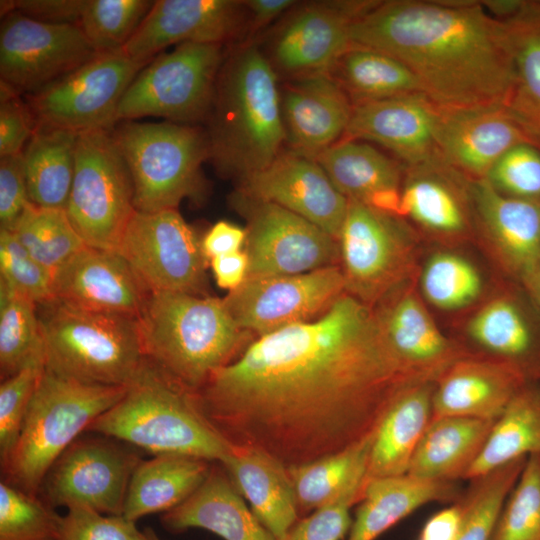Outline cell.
<instances>
[{"label":"cell","mask_w":540,"mask_h":540,"mask_svg":"<svg viewBox=\"0 0 540 540\" xmlns=\"http://www.w3.org/2000/svg\"><path fill=\"white\" fill-rule=\"evenodd\" d=\"M419 383L390 348L374 309L344 293L320 316L252 339L194 399L229 445L260 450L288 468L367 438Z\"/></svg>","instance_id":"obj_1"},{"label":"cell","mask_w":540,"mask_h":540,"mask_svg":"<svg viewBox=\"0 0 540 540\" xmlns=\"http://www.w3.org/2000/svg\"><path fill=\"white\" fill-rule=\"evenodd\" d=\"M353 45L404 64L445 109L504 106L514 81L507 23L475 1H377L350 29Z\"/></svg>","instance_id":"obj_2"},{"label":"cell","mask_w":540,"mask_h":540,"mask_svg":"<svg viewBox=\"0 0 540 540\" xmlns=\"http://www.w3.org/2000/svg\"><path fill=\"white\" fill-rule=\"evenodd\" d=\"M279 76L253 44L226 53L209 114L210 159L238 181L268 167L283 151Z\"/></svg>","instance_id":"obj_3"},{"label":"cell","mask_w":540,"mask_h":540,"mask_svg":"<svg viewBox=\"0 0 540 540\" xmlns=\"http://www.w3.org/2000/svg\"><path fill=\"white\" fill-rule=\"evenodd\" d=\"M137 320L146 358L192 392L254 339L223 299L205 295L150 291Z\"/></svg>","instance_id":"obj_4"},{"label":"cell","mask_w":540,"mask_h":540,"mask_svg":"<svg viewBox=\"0 0 540 540\" xmlns=\"http://www.w3.org/2000/svg\"><path fill=\"white\" fill-rule=\"evenodd\" d=\"M194 393L146 358L122 398L95 419L87 432L153 455L184 454L220 463L231 445L201 415Z\"/></svg>","instance_id":"obj_5"},{"label":"cell","mask_w":540,"mask_h":540,"mask_svg":"<svg viewBox=\"0 0 540 540\" xmlns=\"http://www.w3.org/2000/svg\"><path fill=\"white\" fill-rule=\"evenodd\" d=\"M45 369L91 385L127 386L146 355L137 317L37 304Z\"/></svg>","instance_id":"obj_6"},{"label":"cell","mask_w":540,"mask_h":540,"mask_svg":"<svg viewBox=\"0 0 540 540\" xmlns=\"http://www.w3.org/2000/svg\"><path fill=\"white\" fill-rule=\"evenodd\" d=\"M126 386L82 383L44 368L2 480L33 495L61 454L116 404Z\"/></svg>","instance_id":"obj_7"},{"label":"cell","mask_w":540,"mask_h":540,"mask_svg":"<svg viewBox=\"0 0 540 540\" xmlns=\"http://www.w3.org/2000/svg\"><path fill=\"white\" fill-rule=\"evenodd\" d=\"M111 132L132 178L136 211L177 209L184 199L203 198L207 132L170 121H124Z\"/></svg>","instance_id":"obj_8"},{"label":"cell","mask_w":540,"mask_h":540,"mask_svg":"<svg viewBox=\"0 0 540 540\" xmlns=\"http://www.w3.org/2000/svg\"><path fill=\"white\" fill-rule=\"evenodd\" d=\"M224 45L186 42L155 56L134 78L117 110V122L153 116L188 124L209 117Z\"/></svg>","instance_id":"obj_9"},{"label":"cell","mask_w":540,"mask_h":540,"mask_svg":"<svg viewBox=\"0 0 540 540\" xmlns=\"http://www.w3.org/2000/svg\"><path fill=\"white\" fill-rule=\"evenodd\" d=\"M111 131L78 134L65 211L86 246L117 251L136 209L132 178Z\"/></svg>","instance_id":"obj_10"},{"label":"cell","mask_w":540,"mask_h":540,"mask_svg":"<svg viewBox=\"0 0 540 540\" xmlns=\"http://www.w3.org/2000/svg\"><path fill=\"white\" fill-rule=\"evenodd\" d=\"M404 219L348 200L338 238L346 293L374 307L415 270V243Z\"/></svg>","instance_id":"obj_11"},{"label":"cell","mask_w":540,"mask_h":540,"mask_svg":"<svg viewBox=\"0 0 540 540\" xmlns=\"http://www.w3.org/2000/svg\"><path fill=\"white\" fill-rule=\"evenodd\" d=\"M148 63L132 59L123 50L97 53L72 72L24 96L36 127L78 134L113 129L125 91Z\"/></svg>","instance_id":"obj_12"},{"label":"cell","mask_w":540,"mask_h":540,"mask_svg":"<svg viewBox=\"0 0 540 540\" xmlns=\"http://www.w3.org/2000/svg\"><path fill=\"white\" fill-rule=\"evenodd\" d=\"M229 201L246 220L247 278L301 274L340 265L338 241L307 219L238 190Z\"/></svg>","instance_id":"obj_13"},{"label":"cell","mask_w":540,"mask_h":540,"mask_svg":"<svg viewBox=\"0 0 540 540\" xmlns=\"http://www.w3.org/2000/svg\"><path fill=\"white\" fill-rule=\"evenodd\" d=\"M78 437L46 474L38 496L53 508L87 507L122 515L132 474L143 460L132 447L94 433Z\"/></svg>","instance_id":"obj_14"},{"label":"cell","mask_w":540,"mask_h":540,"mask_svg":"<svg viewBox=\"0 0 540 540\" xmlns=\"http://www.w3.org/2000/svg\"><path fill=\"white\" fill-rule=\"evenodd\" d=\"M117 252L149 291L203 295L208 261L201 238L178 209L136 211Z\"/></svg>","instance_id":"obj_15"},{"label":"cell","mask_w":540,"mask_h":540,"mask_svg":"<svg viewBox=\"0 0 540 540\" xmlns=\"http://www.w3.org/2000/svg\"><path fill=\"white\" fill-rule=\"evenodd\" d=\"M344 293V276L336 265L247 278L222 299L236 325L255 338L320 316Z\"/></svg>","instance_id":"obj_16"},{"label":"cell","mask_w":540,"mask_h":540,"mask_svg":"<svg viewBox=\"0 0 540 540\" xmlns=\"http://www.w3.org/2000/svg\"><path fill=\"white\" fill-rule=\"evenodd\" d=\"M98 52L76 24H49L17 11L2 17L0 83L21 96L37 92Z\"/></svg>","instance_id":"obj_17"},{"label":"cell","mask_w":540,"mask_h":540,"mask_svg":"<svg viewBox=\"0 0 540 540\" xmlns=\"http://www.w3.org/2000/svg\"><path fill=\"white\" fill-rule=\"evenodd\" d=\"M377 1H314L296 4L279 24L264 52L286 80L330 75L352 45L353 22Z\"/></svg>","instance_id":"obj_18"},{"label":"cell","mask_w":540,"mask_h":540,"mask_svg":"<svg viewBox=\"0 0 540 540\" xmlns=\"http://www.w3.org/2000/svg\"><path fill=\"white\" fill-rule=\"evenodd\" d=\"M473 220L496 262L530 295L540 266V200L497 191L487 179L470 180Z\"/></svg>","instance_id":"obj_19"},{"label":"cell","mask_w":540,"mask_h":540,"mask_svg":"<svg viewBox=\"0 0 540 540\" xmlns=\"http://www.w3.org/2000/svg\"><path fill=\"white\" fill-rule=\"evenodd\" d=\"M236 190L277 204L338 241L348 199L336 189L315 159L290 150L282 151L268 167L239 180Z\"/></svg>","instance_id":"obj_20"},{"label":"cell","mask_w":540,"mask_h":540,"mask_svg":"<svg viewBox=\"0 0 540 540\" xmlns=\"http://www.w3.org/2000/svg\"><path fill=\"white\" fill-rule=\"evenodd\" d=\"M244 1L157 0L123 47L132 59L150 62L171 45L226 44L244 30Z\"/></svg>","instance_id":"obj_21"},{"label":"cell","mask_w":540,"mask_h":540,"mask_svg":"<svg viewBox=\"0 0 540 540\" xmlns=\"http://www.w3.org/2000/svg\"><path fill=\"white\" fill-rule=\"evenodd\" d=\"M372 308L390 348L419 382H436L472 352L441 332L411 280Z\"/></svg>","instance_id":"obj_22"},{"label":"cell","mask_w":540,"mask_h":540,"mask_svg":"<svg viewBox=\"0 0 540 540\" xmlns=\"http://www.w3.org/2000/svg\"><path fill=\"white\" fill-rule=\"evenodd\" d=\"M442 107L423 93L353 104L341 140L368 141L392 152L411 167L435 156Z\"/></svg>","instance_id":"obj_23"},{"label":"cell","mask_w":540,"mask_h":540,"mask_svg":"<svg viewBox=\"0 0 540 540\" xmlns=\"http://www.w3.org/2000/svg\"><path fill=\"white\" fill-rule=\"evenodd\" d=\"M524 143L540 148L504 106L442 108L437 156L468 180L485 179L508 150Z\"/></svg>","instance_id":"obj_24"},{"label":"cell","mask_w":540,"mask_h":540,"mask_svg":"<svg viewBox=\"0 0 540 540\" xmlns=\"http://www.w3.org/2000/svg\"><path fill=\"white\" fill-rule=\"evenodd\" d=\"M54 299L84 310L137 317L150 291L117 251L85 246L53 277Z\"/></svg>","instance_id":"obj_25"},{"label":"cell","mask_w":540,"mask_h":540,"mask_svg":"<svg viewBox=\"0 0 540 540\" xmlns=\"http://www.w3.org/2000/svg\"><path fill=\"white\" fill-rule=\"evenodd\" d=\"M466 335L479 354L505 361L530 381H540V310L521 286L484 303L469 319Z\"/></svg>","instance_id":"obj_26"},{"label":"cell","mask_w":540,"mask_h":540,"mask_svg":"<svg viewBox=\"0 0 540 540\" xmlns=\"http://www.w3.org/2000/svg\"><path fill=\"white\" fill-rule=\"evenodd\" d=\"M280 95L288 150L316 159L343 138L353 103L330 75L287 80Z\"/></svg>","instance_id":"obj_27"},{"label":"cell","mask_w":540,"mask_h":540,"mask_svg":"<svg viewBox=\"0 0 540 540\" xmlns=\"http://www.w3.org/2000/svg\"><path fill=\"white\" fill-rule=\"evenodd\" d=\"M528 380L513 365L471 352L435 382L432 417L458 416L495 421Z\"/></svg>","instance_id":"obj_28"},{"label":"cell","mask_w":540,"mask_h":540,"mask_svg":"<svg viewBox=\"0 0 540 540\" xmlns=\"http://www.w3.org/2000/svg\"><path fill=\"white\" fill-rule=\"evenodd\" d=\"M469 181L438 156L406 167L401 188V218H409L438 236L465 235L473 219Z\"/></svg>","instance_id":"obj_29"},{"label":"cell","mask_w":540,"mask_h":540,"mask_svg":"<svg viewBox=\"0 0 540 540\" xmlns=\"http://www.w3.org/2000/svg\"><path fill=\"white\" fill-rule=\"evenodd\" d=\"M161 523L174 533L199 528L223 540H276L245 503L220 463L212 464L191 496L161 515Z\"/></svg>","instance_id":"obj_30"},{"label":"cell","mask_w":540,"mask_h":540,"mask_svg":"<svg viewBox=\"0 0 540 540\" xmlns=\"http://www.w3.org/2000/svg\"><path fill=\"white\" fill-rule=\"evenodd\" d=\"M220 464L258 520L276 540H285L300 519L287 467L265 452L238 446Z\"/></svg>","instance_id":"obj_31"},{"label":"cell","mask_w":540,"mask_h":540,"mask_svg":"<svg viewBox=\"0 0 540 540\" xmlns=\"http://www.w3.org/2000/svg\"><path fill=\"white\" fill-rule=\"evenodd\" d=\"M460 497L456 482L409 474L368 480L346 540H376L420 507L433 502L452 504Z\"/></svg>","instance_id":"obj_32"},{"label":"cell","mask_w":540,"mask_h":540,"mask_svg":"<svg viewBox=\"0 0 540 540\" xmlns=\"http://www.w3.org/2000/svg\"><path fill=\"white\" fill-rule=\"evenodd\" d=\"M435 382L410 386L393 402L377 427L365 482L408 473L415 450L432 419Z\"/></svg>","instance_id":"obj_33"},{"label":"cell","mask_w":540,"mask_h":540,"mask_svg":"<svg viewBox=\"0 0 540 540\" xmlns=\"http://www.w3.org/2000/svg\"><path fill=\"white\" fill-rule=\"evenodd\" d=\"M212 463L174 453L142 460L130 479L122 515L136 523L144 516L177 507L204 482Z\"/></svg>","instance_id":"obj_34"},{"label":"cell","mask_w":540,"mask_h":540,"mask_svg":"<svg viewBox=\"0 0 540 540\" xmlns=\"http://www.w3.org/2000/svg\"><path fill=\"white\" fill-rule=\"evenodd\" d=\"M493 422L458 416L432 417L407 474L446 482L465 479L487 440Z\"/></svg>","instance_id":"obj_35"},{"label":"cell","mask_w":540,"mask_h":540,"mask_svg":"<svg viewBox=\"0 0 540 540\" xmlns=\"http://www.w3.org/2000/svg\"><path fill=\"white\" fill-rule=\"evenodd\" d=\"M78 133L37 126L23 150L29 198L42 208L66 209L72 188Z\"/></svg>","instance_id":"obj_36"},{"label":"cell","mask_w":540,"mask_h":540,"mask_svg":"<svg viewBox=\"0 0 540 540\" xmlns=\"http://www.w3.org/2000/svg\"><path fill=\"white\" fill-rule=\"evenodd\" d=\"M533 454H540V381H527L493 422L465 480Z\"/></svg>","instance_id":"obj_37"},{"label":"cell","mask_w":540,"mask_h":540,"mask_svg":"<svg viewBox=\"0 0 540 540\" xmlns=\"http://www.w3.org/2000/svg\"><path fill=\"white\" fill-rule=\"evenodd\" d=\"M336 189L364 204L376 194L401 189L405 167L368 143L340 140L316 159Z\"/></svg>","instance_id":"obj_38"},{"label":"cell","mask_w":540,"mask_h":540,"mask_svg":"<svg viewBox=\"0 0 540 540\" xmlns=\"http://www.w3.org/2000/svg\"><path fill=\"white\" fill-rule=\"evenodd\" d=\"M508 25L514 81L505 105L540 146V2L527 1Z\"/></svg>","instance_id":"obj_39"},{"label":"cell","mask_w":540,"mask_h":540,"mask_svg":"<svg viewBox=\"0 0 540 540\" xmlns=\"http://www.w3.org/2000/svg\"><path fill=\"white\" fill-rule=\"evenodd\" d=\"M330 76L353 104L423 93L404 64L380 51L353 44L336 62Z\"/></svg>","instance_id":"obj_40"},{"label":"cell","mask_w":540,"mask_h":540,"mask_svg":"<svg viewBox=\"0 0 540 540\" xmlns=\"http://www.w3.org/2000/svg\"><path fill=\"white\" fill-rule=\"evenodd\" d=\"M44 361L37 304L0 278L1 380Z\"/></svg>","instance_id":"obj_41"},{"label":"cell","mask_w":540,"mask_h":540,"mask_svg":"<svg viewBox=\"0 0 540 540\" xmlns=\"http://www.w3.org/2000/svg\"><path fill=\"white\" fill-rule=\"evenodd\" d=\"M374 433L343 451L287 468L300 518L330 501L357 471L367 466Z\"/></svg>","instance_id":"obj_42"},{"label":"cell","mask_w":540,"mask_h":540,"mask_svg":"<svg viewBox=\"0 0 540 540\" xmlns=\"http://www.w3.org/2000/svg\"><path fill=\"white\" fill-rule=\"evenodd\" d=\"M528 457L519 458L470 479L457 504L460 511L456 540H491L504 504Z\"/></svg>","instance_id":"obj_43"},{"label":"cell","mask_w":540,"mask_h":540,"mask_svg":"<svg viewBox=\"0 0 540 540\" xmlns=\"http://www.w3.org/2000/svg\"><path fill=\"white\" fill-rule=\"evenodd\" d=\"M11 232L53 277L59 268L86 246L64 209L31 204Z\"/></svg>","instance_id":"obj_44"},{"label":"cell","mask_w":540,"mask_h":540,"mask_svg":"<svg viewBox=\"0 0 540 540\" xmlns=\"http://www.w3.org/2000/svg\"><path fill=\"white\" fill-rule=\"evenodd\" d=\"M422 298L445 311L464 308L483 291V278L467 258L454 252L439 251L425 262L420 277Z\"/></svg>","instance_id":"obj_45"},{"label":"cell","mask_w":540,"mask_h":540,"mask_svg":"<svg viewBox=\"0 0 540 540\" xmlns=\"http://www.w3.org/2000/svg\"><path fill=\"white\" fill-rule=\"evenodd\" d=\"M153 4L150 0H86L78 26L98 53L122 50Z\"/></svg>","instance_id":"obj_46"},{"label":"cell","mask_w":540,"mask_h":540,"mask_svg":"<svg viewBox=\"0 0 540 540\" xmlns=\"http://www.w3.org/2000/svg\"><path fill=\"white\" fill-rule=\"evenodd\" d=\"M63 516L38 495L0 482V540H60Z\"/></svg>","instance_id":"obj_47"},{"label":"cell","mask_w":540,"mask_h":540,"mask_svg":"<svg viewBox=\"0 0 540 540\" xmlns=\"http://www.w3.org/2000/svg\"><path fill=\"white\" fill-rule=\"evenodd\" d=\"M491 540H540V454L527 458Z\"/></svg>","instance_id":"obj_48"},{"label":"cell","mask_w":540,"mask_h":540,"mask_svg":"<svg viewBox=\"0 0 540 540\" xmlns=\"http://www.w3.org/2000/svg\"><path fill=\"white\" fill-rule=\"evenodd\" d=\"M366 468L357 471L330 501L300 518L285 540L343 539L353 520L350 509L361 500Z\"/></svg>","instance_id":"obj_49"},{"label":"cell","mask_w":540,"mask_h":540,"mask_svg":"<svg viewBox=\"0 0 540 540\" xmlns=\"http://www.w3.org/2000/svg\"><path fill=\"white\" fill-rule=\"evenodd\" d=\"M44 361L30 363L0 384V461L14 448L44 371Z\"/></svg>","instance_id":"obj_50"},{"label":"cell","mask_w":540,"mask_h":540,"mask_svg":"<svg viewBox=\"0 0 540 540\" xmlns=\"http://www.w3.org/2000/svg\"><path fill=\"white\" fill-rule=\"evenodd\" d=\"M0 278L36 304L54 299L53 274L4 229H0Z\"/></svg>","instance_id":"obj_51"},{"label":"cell","mask_w":540,"mask_h":540,"mask_svg":"<svg viewBox=\"0 0 540 540\" xmlns=\"http://www.w3.org/2000/svg\"><path fill=\"white\" fill-rule=\"evenodd\" d=\"M485 179L504 195L540 200V148L528 143L511 148Z\"/></svg>","instance_id":"obj_52"},{"label":"cell","mask_w":540,"mask_h":540,"mask_svg":"<svg viewBox=\"0 0 540 540\" xmlns=\"http://www.w3.org/2000/svg\"><path fill=\"white\" fill-rule=\"evenodd\" d=\"M60 540H142V531L123 515L71 507L63 516Z\"/></svg>","instance_id":"obj_53"},{"label":"cell","mask_w":540,"mask_h":540,"mask_svg":"<svg viewBox=\"0 0 540 540\" xmlns=\"http://www.w3.org/2000/svg\"><path fill=\"white\" fill-rule=\"evenodd\" d=\"M35 129L27 101L0 83V157L22 153Z\"/></svg>","instance_id":"obj_54"},{"label":"cell","mask_w":540,"mask_h":540,"mask_svg":"<svg viewBox=\"0 0 540 540\" xmlns=\"http://www.w3.org/2000/svg\"><path fill=\"white\" fill-rule=\"evenodd\" d=\"M31 204L23 152L0 157V229L11 231Z\"/></svg>","instance_id":"obj_55"},{"label":"cell","mask_w":540,"mask_h":540,"mask_svg":"<svg viewBox=\"0 0 540 540\" xmlns=\"http://www.w3.org/2000/svg\"><path fill=\"white\" fill-rule=\"evenodd\" d=\"M86 0H16L1 1V14L17 11L49 24L78 25Z\"/></svg>","instance_id":"obj_56"},{"label":"cell","mask_w":540,"mask_h":540,"mask_svg":"<svg viewBox=\"0 0 540 540\" xmlns=\"http://www.w3.org/2000/svg\"><path fill=\"white\" fill-rule=\"evenodd\" d=\"M245 242L246 229L218 221L201 238V247L209 263L215 257L240 251Z\"/></svg>","instance_id":"obj_57"},{"label":"cell","mask_w":540,"mask_h":540,"mask_svg":"<svg viewBox=\"0 0 540 540\" xmlns=\"http://www.w3.org/2000/svg\"><path fill=\"white\" fill-rule=\"evenodd\" d=\"M209 264L217 285L229 292L247 279L249 259L243 250L215 257Z\"/></svg>","instance_id":"obj_58"},{"label":"cell","mask_w":540,"mask_h":540,"mask_svg":"<svg viewBox=\"0 0 540 540\" xmlns=\"http://www.w3.org/2000/svg\"><path fill=\"white\" fill-rule=\"evenodd\" d=\"M294 0H248L244 1L246 24L252 34L296 6Z\"/></svg>","instance_id":"obj_59"},{"label":"cell","mask_w":540,"mask_h":540,"mask_svg":"<svg viewBox=\"0 0 540 540\" xmlns=\"http://www.w3.org/2000/svg\"><path fill=\"white\" fill-rule=\"evenodd\" d=\"M459 520V506L454 502L425 522L417 540H456Z\"/></svg>","instance_id":"obj_60"},{"label":"cell","mask_w":540,"mask_h":540,"mask_svg":"<svg viewBox=\"0 0 540 540\" xmlns=\"http://www.w3.org/2000/svg\"><path fill=\"white\" fill-rule=\"evenodd\" d=\"M530 296L533 298L538 309L540 310V266L538 268L537 274L535 276L532 289L530 291Z\"/></svg>","instance_id":"obj_61"},{"label":"cell","mask_w":540,"mask_h":540,"mask_svg":"<svg viewBox=\"0 0 540 540\" xmlns=\"http://www.w3.org/2000/svg\"><path fill=\"white\" fill-rule=\"evenodd\" d=\"M142 540H162L158 535L151 529L145 528L142 530Z\"/></svg>","instance_id":"obj_62"}]
</instances>
